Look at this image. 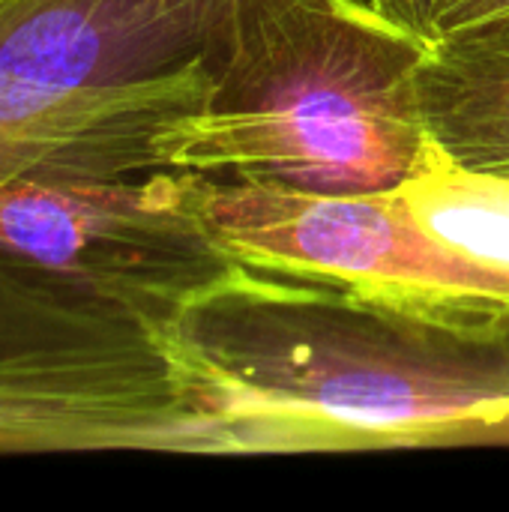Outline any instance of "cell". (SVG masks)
Listing matches in <instances>:
<instances>
[{
  "label": "cell",
  "instance_id": "obj_1",
  "mask_svg": "<svg viewBox=\"0 0 509 512\" xmlns=\"http://www.w3.org/2000/svg\"><path fill=\"white\" fill-rule=\"evenodd\" d=\"M159 339L216 456L509 444V324L237 267Z\"/></svg>",
  "mask_w": 509,
  "mask_h": 512
},
{
  "label": "cell",
  "instance_id": "obj_2",
  "mask_svg": "<svg viewBox=\"0 0 509 512\" xmlns=\"http://www.w3.org/2000/svg\"><path fill=\"white\" fill-rule=\"evenodd\" d=\"M426 48L360 0H231L213 96L156 135V165L309 195L396 192L432 150Z\"/></svg>",
  "mask_w": 509,
  "mask_h": 512
},
{
  "label": "cell",
  "instance_id": "obj_3",
  "mask_svg": "<svg viewBox=\"0 0 509 512\" xmlns=\"http://www.w3.org/2000/svg\"><path fill=\"white\" fill-rule=\"evenodd\" d=\"M231 0H0V189L156 171L213 96Z\"/></svg>",
  "mask_w": 509,
  "mask_h": 512
},
{
  "label": "cell",
  "instance_id": "obj_4",
  "mask_svg": "<svg viewBox=\"0 0 509 512\" xmlns=\"http://www.w3.org/2000/svg\"><path fill=\"white\" fill-rule=\"evenodd\" d=\"M195 453L216 435L138 315L0 252V453Z\"/></svg>",
  "mask_w": 509,
  "mask_h": 512
},
{
  "label": "cell",
  "instance_id": "obj_5",
  "mask_svg": "<svg viewBox=\"0 0 509 512\" xmlns=\"http://www.w3.org/2000/svg\"><path fill=\"white\" fill-rule=\"evenodd\" d=\"M189 174L207 228L240 267L330 282L453 324H509V276L435 240L399 192L309 195Z\"/></svg>",
  "mask_w": 509,
  "mask_h": 512
},
{
  "label": "cell",
  "instance_id": "obj_6",
  "mask_svg": "<svg viewBox=\"0 0 509 512\" xmlns=\"http://www.w3.org/2000/svg\"><path fill=\"white\" fill-rule=\"evenodd\" d=\"M0 252L39 264L162 333L237 273L207 228L189 171L18 180L0 189Z\"/></svg>",
  "mask_w": 509,
  "mask_h": 512
},
{
  "label": "cell",
  "instance_id": "obj_7",
  "mask_svg": "<svg viewBox=\"0 0 509 512\" xmlns=\"http://www.w3.org/2000/svg\"><path fill=\"white\" fill-rule=\"evenodd\" d=\"M417 96L447 159L509 177V12L435 36L417 69Z\"/></svg>",
  "mask_w": 509,
  "mask_h": 512
},
{
  "label": "cell",
  "instance_id": "obj_8",
  "mask_svg": "<svg viewBox=\"0 0 509 512\" xmlns=\"http://www.w3.org/2000/svg\"><path fill=\"white\" fill-rule=\"evenodd\" d=\"M396 192L435 240L509 276V177L462 168L432 144L423 168Z\"/></svg>",
  "mask_w": 509,
  "mask_h": 512
},
{
  "label": "cell",
  "instance_id": "obj_9",
  "mask_svg": "<svg viewBox=\"0 0 509 512\" xmlns=\"http://www.w3.org/2000/svg\"><path fill=\"white\" fill-rule=\"evenodd\" d=\"M381 15H387L390 21H396L399 27L423 36L432 42L435 36V18H438V6L441 0H369Z\"/></svg>",
  "mask_w": 509,
  "mask_h": 512
},
{
  "label": "cell",
  "instance_id": "obj_10",
  "mask_svg": "<svg viewBox=\"0 0 509 512\" xmlns=\"http://www.w3.org/2000/svg\"><path fill=\"white\" fill-rule=\"evenodd\" d=\"M501 12H509V0H441L438 18H435V36L477 24V21L501 15Z\"/></svg>",
  "mask_w": 509,
  "mask_h": 512
}]
</instances>
